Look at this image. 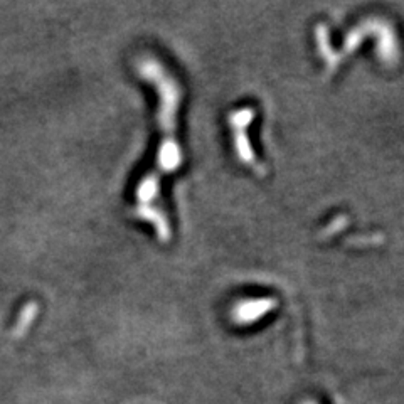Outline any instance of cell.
<instances>
[{
    "label": "cell",
    "mask_w": 404,
    "mask_h": 404,
    "mask_svg": "<svg viewBox=\"0 0 404 404\" xmlns=\"http://www.w3.org/2000/svg\"><path fill=\"white\" fill-rule=\"evenodd\" d=\"M271 303V300H256V302H248V303H243L245 306H248V310H243V308H236V319L239 322H246V320H253V319H258V317L263 315L265 312H268V310H260V306H267Z\"/></svg>",
    "instance_id": "cell-1"
}]
</instances>
